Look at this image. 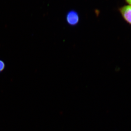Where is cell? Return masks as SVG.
Masks as SVG:
<instances>
[{
    "label": "cell",
    "mask_w": 131,
    "mask_h": 131,
    "mask_svg": "<svg viewBox=\"0 0 131 131\" xmlns=\"http://www.w3.org/2000/svg\"><path fill=\"white\" fill-rule=\"evenodd\" d=\"M66 20L68 24L70 26H74L77 25L80 20L78 12L74 10L68 12L66 15Z\"/></svg>",
    "instance_id": "obj_1"
},
{
    "label": "cell",
    "mask_w": 131,
    "mask_h": 131,
    "mask_svg": "<svg viewBox=\"0 0 131 131\" xmlns=\"http://www.w3.org/2000/svg\"><path fill=\"white\" fill-rule=\"evenodd\" d=\"M120 13L124 20L131 25V6L125 5L119 9Z\"/></svg>",
    "instance_id": "obj_2"
},
{
    "label": "cell",
    "mask_w": 131,
    "mask_h": 131,
    "mask_svg": "<svg viewBox=\"0 0 131 131\" xmlns=\"http://www.w3.org/2000/svg\"><path fill=\"white\" fill-rule=\"evenodd\" d=\"M5 64L3 61L0 60V73L2 72L5 69Z\"/></svg>",
    "instance_id": "obj_3"
},
{
    "label": "cell",
    "mask_w": 131,
    "mask_h": 131,
    "mask_svg": "<svg viewBox=\"0 0 131 131\" xmlns=\"http://www.w3.org/2000/svg\"><path fill=\"white\" fill-rule=\"evenodd\" d=\"M125 1L128 4H129V5L131 6V0H125Z\"/></svg>",
    "instance_id": "obj_4"
}]
</instances>
